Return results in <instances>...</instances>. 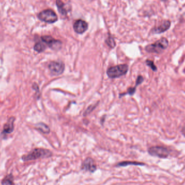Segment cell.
Wrapping results in <instances>:
<instances>
[{
  "mask_svg": "<svg viewBox=\"0 0 185 185\" xmlns=\"http://www.w3.org/2000/svg\"><path fill=\"white\" fill-rule=\"evenodd\" d=\"M34 50L38 53L43 52L46 49V45L45 43L37 42L35 45L34 47Z\"/></svg>",
  "mask_w": 185,
  "mask_h": 185,
  "instance_id": "15",
  "label": "cell"
},
{
  "mask_svg": "<svg viewBox=\"0 0 185 185\" xmlns=\"http://www.w3.org/2000/svg\"><path fill=\"white\" fill-rule=\"evenodd\" d=\"M148 153L151 155L158 157L159 158L165 159L169 156V151L162 146H153L148 149Z\"/></svg>",
  "mask_w": 185,
  "mask_h": 185,
  "instance_id": "5",
  "label": "cell"
},
{
  "mask_svg": "<svg viewBox=\"0 0 185 185\" xmlns=\"http://www.w3.org/2000/svg\"><path fill=\"white\" fill-rule=\"evenodd\" d=\"M73 28L74 31L77 34H82L86 32L88 28V24L81 19H79L76 20L73 24Z\"/></svg>",
  "mask_w": 185,
  "mask_h": 185,
  "instance_id": "8",
  "label": "cell"
},
{
  "mask_svg": "<svg viewBox=\"0 0 185 185\" xmlns=\"http://www.w3.org/2000/svg\"><path fill=\"white\" fill-rule=\"evenodd\" d=\"M97 105H98V104L96 103V104H95V105H91V106H89V107H88V108L86 110V111H85V113H84L83 115H84V116H86L88 114L90 113L96 108V107L97 106Z\"/></svg>",
  "mask_w": 185,
  "mask_h": 185,
  "instance_id": "18",
  "label": "cell"
},
{
  "mask_svg": "<svg viewBox=\"0 0 185 185\" xmlns=\"http://www.w3.org/2000/svg\"><path fill=\"white\" fill-rule=\"evenodd\" d=\"M81 168L86 171L93 173L96 170V165L94 159L91 158H87L82 162Z\"/></svg>",
  "mask_w": 185,
  "mask_h": 185,
  "instance_id": "9",
  "label": "cell"
},
{
  "mask_svg": "<svg viewBox=\"0 0 185 185\" xmlns=\"http://www.w3.org/2000/svg\"><path fill=\"white\" fill-rule=\"evenodd\" d=\"M171 22L168 20H165L162 22L158 26L155 27L152 29V33L154 34H161L166 32L171 27Z\"/></svg>",
  "mask_w": 185,
  "mask_h": 185,
  "instance_id": "10",
  "label": "cell"
},
{
  "mask_svg": "<svg viewBox=\"0 0 185 185\" xmlns=\"http://www.w3.org/2000/svg\"><path fill=\"white\" fill-rule=\"evenodd\" d=\"M35 126L37 130H39L41 132L43 133L48 134L50 132L49 127H48V126H47V124L42 122L35 124Z\"/></svg>",
  "mask_w": 185,
  "mask_h": 185,
  "instance_id": "14",
  "label": "cell"
},
{
  "mask_svg": "<svg viewBox=\"0 0 185 185\" xmlns=\"http://www.w3.org/2000/svg\"><path fill=\"white\" fill-rule=\"evenodd\" d=\"M105 42L109 47L111 48H114L116 46V43L114 38L111 35H109L108 37H107V39L105 40Z\"/></svg>",
  "mask_w": 185,
  "mask_h": 185,
  "instance_id": "17",
  "label": "cell"
},
{
  "mask_svg": "<svg viewBox=\"0 0 185 185\" xmlns=\"http://www.w3.org/2000/svg\"><path fill=\"white\" fill-rule=\"evenodd\" d=\"M128 71V66L126 64H119L111 67L107 69V74L111 79H115L126 74Z\"/></svg>",
  "mask_w": 185,
  "mask_h": 185,
  "instance_id": "3",
  "label": "cell"
},
{
  "mask_svg": "<svg viewBox=\"0 0 185 185\" xmlns=\"http://www.w3.org/2000/svg\"><path fill=\"white\" fill-rule=\"evenodd\" d=\"M53 153L51 151L44 148H35L30 153L22 156L24 161H29L39 159L47 158L52 156Z\"/></svg>",
  "mask_w": 185,
  "mask_h": 185,
  "instance_id": "1",
  "label": "cell"
},
{
  "mask_svg": "<svg viewBox=\"0 0 185 185\" xmlns=\"http://www.w3.org/2000/svg\"><path fill=\"white\" fill-rule=\"evenodd\" d=\"M37 17L41 21L48 24H54L58 21V17L54 11L47 9L41 11L37 15Z\"/></svg>",
  "mask_w": 185,
  "mask_h": 185,
  "instance_id": "4",
  "label": "cell"
},
{
  "mask_svg": "<svg viewBox=\"0 0 185 185\" xmlns=\"http://www.w3.org/2000/svg\"><path fill=\"white\" fill-rule=\"evenodd\" d=\"M168 41L165 37H162L155 42L147 45L145 50L149 53L160 54L168 47Z\"/></svg>",
  "mask_w": 185,
  "mask_h": 185,
  "instance_id": "2",
  "label": "cell"
},
{
  "mask_svg": "<svg viewBox=\"0 0 185 185\" xmlns=\"http://www.w3.org/2000/svg\"><path fill=\"white\" fill-rule=\"evenodd\" d=\"M143 81V77L142 76H139L138 77V78H137V79H136V85L138 86V85H140L142 82Z\"/></svg>",
  "mask_w": 185,
  "mask_h": 185,
  "instance_id": "20",
  "label": "cell"
},
{
  "mask_svg": "<svg viewBox=\"0 0 185 185\" xmlns=\"http://www.w3.org/2000/svg\"><path fill=\"white\" fill-rule=\"evenodd\" d=\"M146 64L148 66L151 67V69H152L154 71H157V68L155 66V65L154 64V62L153 61L147 60H146Z\"/></svg>",
  "mask_w": 185,
  "mask_h": 185,
  "instance_id": "19",
  "label": "cell"
},
{
  "mask_svg": "<svg viewBox=\"0 0 185 185\" xmlns=\"http://www.w3.org/2000/svg\"><path fill=\"white\" fill-rule=\"evenodd\" d=\"M162 1H166L167 0H161Z\"/></svg>",
  "mask_w": 185,
  "mask_h": 185,
  "instance_id": "21",
  "label": "cell"
},
{
  "mask_svg": "<svg viewBox=\"0 0 185 185\" xmlns=\"http://www.w3.org/2000/svg\"><path fill=\"white\" fill-rule=\"evenodd\" d=\"M43 42L46 45L54 50L61 49L62 45V43L60 40H56L55 39L49 35H45L41 37Z\"/></svg>",
  "mask_w": 185,
  "mask_h": 185,
  "instance_id": "6",
  "label": "cell"
},
{
  "mask_svg": "<svg viewBox=\"0 0 185 185\" xmlns=\"http://www.w3.org/2000/svg\"><path fill=\"white\" fill-rule=\"evenodd\" d=\"M48 68L51 74L55 76H58L64 73L65 66L62 62L53 61L49 64Z\"/></svg>",
  "mask_w": 185,
  "mask_h": 185,
  "instance_id": "7",
  "label": "cell"
},
{
  "mask_svg": "<svg viewBox=\"0 0 185 185\" xmlns=\"http://www.w3.org/2000/svg\"><path fill=\"white\" fill-rule=\"evenodd\" d=\"M14 177L13 175L11 173L7 174L5 177L1 181L2 185H15L14 182Z\"/></svg>",
  "mask_w": 185,
  "mask_h": 185,
  "instance_id": "13",
  "label": "cell"
},
{
  "mask_svg": "<svg viewBox=\"0 0 185 185\" xmlns=\"http://www.w3.org/2000/svg\"><path fill=\"white\" fill-rule=\"evenodd\" d=\"M56 5L58 8V13L60 14L61 16H66L68 14V11L66 8V5L61 0H56Z\"/></svg>",
  "mask_w": 185,
  "mask_h": 185,
  "instance_id": "12",
  "label": "cell"
},
{
  "mask_svg": "<svg viewBox=\"0 0 185 185\" xmlns=\"http://www.w3.org/2000/svg\"><path fill=\"white\" fill-rule=\"evenodd\" d=\"M145 164L141 162L136 161H122L120 162L117 165V166H126L128 165H138V166H143Z\"/></svg>",
  "mask_w": 185,
  "mask_h": 185,
  "instance_id": "16",
  "label": "cell"
},
{
  "mask_svg": "<svg viewBox=\"0 0 185 185\" xmlns=\"http://www.w3.org/2000/svg\"><path fill=\"white\" fill-rule=\"evenodd\" d=\"M15 120V118L11 117V118L8 120V122L5 124L3 126V133L7 134H10L13 132L14 124Z\"/></svg>",
  "mask_w": 185,
  "mask_h": 185,
  "instance_id": "11",
  "label": "cell"
}]
</instances>
